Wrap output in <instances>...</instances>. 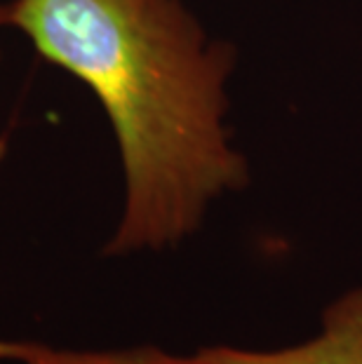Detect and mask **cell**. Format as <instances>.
Wrapping results in <instances>:
<instances>
[{
    "instance_id": "1",
    "label": "cell",
    "mask_w": 362,
    "mask_h": 364,
    "mask_svg": "<svg viewBox=\"0 0 362 364\" xmlns=\"http://www.w3.org/2000/svg\"><path fill=\"white\" fill-rule=\"evenodd\" d=\"M7 28L78 78L111 122L125 205L104 257L181 245L247 181L223 127L233 50L181 0H10Z\"/></svg>"
},
{
    "instance_id": "2",
    "label": "cell",
    "mask_w": 362,
    "mask_h": 364,
    "mask_svg": "<svg viewBox=\"0 0 362 364\" xmlns=\"http://www.w3.org/2000/svg\"><path fill=\"white\" fill-rule=\"evenodd\" d=\"M158 364H362V287L332 301L320 331L302 343L275 350L235 346H203L191 355L163 350Z\"/></svg>"
},
{
    "instance_id": "3",
    "label": "cell",
    "mask_w": 362,
    "mask_h": 364,
    "mask_svg": "<svg viewBox=\"0 0 362 364\" xmlns=\"http://www.w3.org/2000/svg\"><path fill=\"white\" fill-rule=\"evenodd\" d=\"M160 348L137 346L122 350H64L33 341H0V360L19 364H158Z\"/></svg>"
},
{
    "instance_id": "4",
    "label": "cell",
    "mask_w": 362,
    "mask_h": 364,
    "mask_svg": "<svg viewBox=\"0 0 362 364\" xmlns=\"http://www.w3.org/2000/svg\"><path fill=\"white\" fill-rule=\"evenodd\" d=\"M7 28V3L0 0V31ZM0 59H3V52H0Z\"/></svg>"
}]
</instances>
